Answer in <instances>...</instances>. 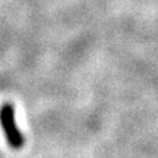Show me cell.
I'll use <instances>...</instances> for the list:
<instances>
[{"label":"cell","mask_w":158,"mask_h":158,"mask_svg":"<svg viewBox=\"0 0 158 158\" xmlns=\"http://www.w3.org/2000/svg\"><path fill=\"white\" fill-rule=\"evenodd\" d=\"M0 125L8 145L15 150L21 149L25 144V137L18 128L15 122V109L10 102L4 103L0 107Z\"/></svg>","instance_id":"cell-1"}]
</instances>
